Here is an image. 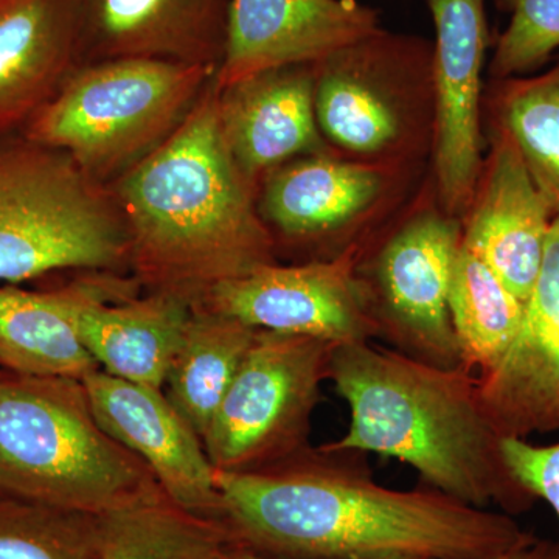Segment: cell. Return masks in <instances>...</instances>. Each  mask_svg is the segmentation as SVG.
Returning a JSON list of instances; mask_svg holds the SVG:
<instances>
[{
	"label": "cell",
	"mask_w": 559,
	"mask_h": 559,
	"mask_svg": "<svg viewBox=\"0 0 559 559\" xmlns=\"http://www.w3.org/2000/svg\"><path fill=\"white\" fill-rule=\"evenodd\" d=\"M366 455L322 444L250 473L216 471L224 524L241 549L274 559H495L535 539L503 511L384 487Z\"/></svg>",
	"instance_id": "obj_1"
},
{
	"label": "cell",
	"mask_w": 559,
	"mask_h": 559,
	"mask_svg": "<svg viewBox=\"0 0 559 559\" xmlns=\"http://www.w3.org/2000/svg\"><path fill=\"white\" fill-rule=\"evenodd\" d=\"M131 271L150 293L201 304L219 283L277 263L259 190L227 150L215 79L164 145L108 186Z\"/></svg>",
	"instance_id": "obj_2"
},
{
	"label": "cell",
	"mask_w": 559,
	"mask_h": 559,
	"mask_svg": "<svg viewBox=\"0 0 559 559\" xmlns=\"http://www.w3.org/2000/svg\"><path fill=\"white\" fill-rule=\"evenodd\" d=\"M329 381L349 426L326 450L400 460L426 487L468 506L521 513L535 498L513 476L477 374L421 362L371 342L334 345Z\"/></svg>",
	"instance_id": "obj_3"
},
{
	"label": "cell",
	"mask_w": 559,
	"mask_h": 559,
	"mask_svg": "<svg viewBox=\"0 0 559 559\" xmlns=\"http://www.w3.org/2000/svg\"><path fill=\"white\" fill-rule=\"evenodd\" d=\"M159 491L100 428L83 382L0 373V498L100 514Z\"/></svg>",
	"instance_id": "obj_4"
},
{
	"label": "cell",
	"mask_w": 559,
	"mask_h": 559,
	"mask_svg": "<svg viewBox=\"0 0 559 559\" xmlns=\"http://www.w3.org/2000/svg\"><path fill=\"white\" fill-rule=\"evenodd\" d=\"M216 69L151 58L84 62L22 128L109 186L179 130Z\"/></svg>",
	"instance_id": "obj_5"
},
{
	"label": "cell",
	"mask_w": 559,
	"mask_h": 559,
	"mask_svg": "<svg viewBox=\"0 0 559 559\" xmlns=\"http://www.w3.org/2000/svg\"><path fill=\"white\" fill-rule=\"evenodd\" d=\"M127 270L130 238L108 186L64 151L0 135V282Z\"/></svg>",
	"instance_id": "obj_6"
},
{
	"label": "cell",
	"mask_w": 559,
	"mask_h": 559,
	"mask_svg": "<svg viewBox=\"0 0 559 559\" xmlns=\"http://www.w3.org/2000/svg\"><path fill=\"white\" fill-rule=\"evenodd\" d=\"M333 347L314 337L257 331L202 439L213 468L250 473L310 448Z\"/></svg>",
	"instance_id": "obj_7"
},
{
	"label": "cell",
	"mask_w": 559,
	"mask_h": 559,
	"mask_svg": "<svg viewBox=\"0 0 559 559\" xmlns=\"http://www.w3.org/2000/svg\"><path fill=\"white\" fill-rule=\"evenodd\" d=\"M463 223L447 212H419L384 240L360 245L356 271L378 340L421 362L463 369L450 314L452 271Z\"/></svg>",
	"instance_id": "obj_8"
},
{
	"label": "cell",
	"mask_w": 559,
	"mask_h": 559,
	"mask_svg": "<svg viewBox=\"0 0 559 559\" xmlns=\"http://www.w3.org/2000/svg\"><path fill=\"white\" fill-rule=\"evenodd\" d=\"M358 248L355 242L330 259L294 266L267 264L219 283L198 305L252 329L331 345L378 341V326L356 271Z\"/></svg>",
	"instance_id": "obj_9"
},
{
	"label": "cell",
	"mask_w": 559,
	"mask_h": 559,
	"mask_svg": "<svg viewBox=\"0 0 559 559\" xmlns=\"http://www.w3.org/2000/svg\"><path fill=\"white\" fill-rule=\"evenodd\" d=\"M432 51L426 40L381 31L316 64V119L326 143L360 157L396 153L411 114L393 83L432 61Z\"/></svg>",
	"instance_id": "obj_10"
},
{
	"label": "cell",
	"mask_w": 559,
	"mask_h": 559,
	"mask_svg": "<svg viewBox=\"0 0 559 559\" xmlns=\"http://www.w3.org/2000/svg\"><path fill=\"white\" fill-rule=\"evenodd\" d=\"M436 25L430 76L436 98V176L444 212L465 219L481 176V72L487 0H426Z\"/></svg>",
	"instance_id": "obj_11"
},
{
	"label": "cell",
	"mask_w": 559,
	"mask_h": 559,
	"mask_svg": "<svg viewBox=\"0 0 559 559\" xmlns=\"http://www.w3.org/2000/svg\"><path fill=\"white\" fill-rule=\"evenodd\" d=\"M81 382L100 428L148 466L171 502L224 524L216 469L204 443L162 390L120 380L100 369Z\"/></svg>",
	"instance_id": "obj_12"
},
{
	"label": "cell",
	"mask_w": 559,
	"mask_h": 559,
	"mask_svg": "<svg viewBox=\"0 0 559 559\" xmlns=\"http://www.w3.org/2000/svg\"><path fill=\"white\" fill-rule=\"evenodd\" d=\"M381 32L377 10L356 0H230L215 83L264 70L319 64Z\"/></svg>",
	"instance_id": "obj_13"
},
{
	"label": "cell",
	"mask_w": 559,
	"mask_h": 559,
	"mask_svg": "<svg viewBox=\"0 0 559 559\" xmlns=\"http://www.w3.org/2000/svg\"><path fill=\"white\" fill-rule=\"evenodd\" d=\"M76 331L98 369L120 380L164 389L193 305L167 293L130 297L116 275L66 286Z\"/></svg>",
	"instance_id": "obj_14"
},
{
	"label": "cell",
	"mask_w": 559,
	"mask_h": 559,
	"mask_svg": "<svg viewBox=\"0 0 559 559\" xmlns=\"http://www.w3.org/2000/svg\"><path fill=\"white\" fill-rule=\"evenodd\" d=\"M481 404L500 436L559 429V212L520 334L498 366L477 374Z\"/></svg>",
	"instance_id": "obj_15"
},
{
	"label": "cell",
	"mask_w": 559,
	"mask_h": 559,
	"mask_svg": "<svg viewBox=\"0 0 559 559\" xmlns=\"http://www.w3.org/2000/svg\"><path fill=\"white\" fill-rule=\"evenodd\" d=\"M557 215L520 151L498 130L485 175L463 219L462 245L525 304Z\"/></svg>",
	"instance_id": "obj_16"
},
{
	"label": "cell",
	"mask_w": 559,
	"mask_h": 559,
	"mask_svg": "<svg viewBox=\"0 0 559 559\" xmlns=\"http://www.w3.org/2000/svg\"><path fill=\"white\" fill-rule=\"evenodd\" d=\"M314 90L316 64L264 70L218 87L224 142L257 190L288 162L330 153L316 119Z\"/></svg>",
	"instance_id": "obj_17"
},
{
	"label": "cell",
	"mask_w": 559,
	"mask_h": 559,
	"mask_svg": "<svg viewBox=\"0 0 559 559\" xmlns=\"http://www.w3.org/2000/svg\"><path fill=\"white\" fill-rule=\"evenodd\" d=\"M230 0H79L80 64L151 58L218 70Z\"/></svg>",
	"instance_id": "obj_18"
},
{
	"label": "cell",
	"mask_w": 559,
	"mask_h": 559,
	"mask_svg": "<svg viewBox=\"0 0 559 559\" xmlns=\"http://www.w3.org/2000/svg\"><path fill=\"white\" fill-rule=\"evenodd\" d=\"M380 165L330 153L299 157L261 182L259 210L270 230L293 242H325L348 234L385 190Z\"/></svg>",
	"instance_id": "obj_19"
},
{
	"label": "cell",
	"mask_w": 559,
	"mask_h": 559,
	"mask_svg": "<svg viewBox=\"0 0 559 559\" xmlns=\"http://www.w3.org/2000/svg\"><path fill=\"white\" fill-rule=\"evenodd\" d=\"M80 62L79 0H0V135L24 128Z\"/></svg>",
	"instance_id": "obj_20"
},
{
	"label": "cell",
	"mask_w": 559,
	"mask_h": 559,
	"mask_svg": "<svg viewBox=\"0 0 559 559\" xmlns=\"http://www.w3.org/2000/svg\"><path fill=\"white\" fill-rule=\"evenodd\" d=\"M94 516L98 559H237L242 550L226 524L180 509L164 491Z\"/></svg>",
	"instance_id": "obj_21"
},
{
	"label": "cell",
	"mask_w": 559,
	"mask_h": 559,
	"mask_svg": "<svg viewBox=\"0 0 559 559\" xmlns=\"http://www.w3.org/2000/svg\"><path fill=\"white\" fill-rule=\"evenodd\" d=\"M0 369L80 381L98 370L80 340L66 286L44 293L0 286Z\"/></svg>",
	"instance_id": "obj_22"
},
{
	"label": "cell",
	"mask_w": 559,
	"mask_h": 559,
	"mask_svg": "<svg viewBox=\"0 0 559 559\" xmlns=\"http://www.w3.org/2000/svg\"><path fill=\"white\" fill-rule=\"evenodd\" d=\"M257 331L240 320L193 305L168 371L165 396L201 440L252 347Z\"/></svg>",
	"instance_id": "obj_23"
},
{
	"label": "cell",
	"mask_w": 559,
	"mask_h": 559,
	"mask_svg": "<svg viewBox=\"0 0 559 559\" xmlns=\"http://www.w3.org/2000/svg\"><path fill=\"white\" fill-rule=\"evenodd\" d=\"M450 314L463 369L487 373L507 355L525 318V304L465 246L450 289Z\"/></svg>",
	"instance_id": "obj_24"
},
{
	"label": "cell",
	"mask_w": 559,
	"mask_h": 559,
	"mask_svg": "<svg viewBox=\"0 0 559 559\" xmlns=\"http://www.w3.org/2000/svg\"><path fill=\"white\" fill-rule=\"evenodd\" d=\"M502 83L496 100L498 130L514 143L559 212V61L544 75Z\"/></svg>",
	"instance_id": "obj_25"
},
{
	"label": "cell",
	"mask_w": 559,
	"mask_h": 559,
	"mask_svg": "<svg viewBox=\"0 0 559 559\" xmlns=\"http://www.w3.org/2000/svg\"><path fill=\"white\" fill-rule=\"evenodd\" d=\"M0 559H98L95 516L0 498Z\"/></svg>",
	"instance_id": "obj_26"
},
{
	"label": "cell",
	"mask_w": 559,
	"mask_h": 559,
	"mask_svg": "<svg viewBox=\"0 0 559 559\" xmlns=\"http://www.w3.org/2000/svg\"><path fill=\"white\" fill-rule=\"evenodd\" d=\"M509 27L500 35L491 75L500 81L540 68L559 49V0H506Z\"/></svg>",
	"instance_id": "obj_27"
},
{
	"label": "cell",
	"mask_w": 559,
	"mask_h": 559,
	"mask_svg": "<svg viewBox=\"0 0 559 559\" xmlns=\"http://www.w3.org/2000/svg\"><path fill=\"white\" fill-rule=\"evenodd\" d=\"M503 457L513 476L535 499L546 500L559 521V443H528L527 439L506 437Z\"/></svg>",
	"instance_id": "obj_28"
},
{
	"label": "cell",
	"mask_w": 559,
	"mask_h": 559,
	"mask_svg": "<svg viewBox=\"0 0 559 559\" xmlns=\"http://www.w3.org/2000/svg\"><path fill=\"white\" fill-rule=\"evenodd\" d=\"M495 559H559V543L535 538L520 549Z\"/></svg>",
	"instance_id": "obj_29"
},
{
	"label": "cell",
	"mask_w": 559,
	"mask_h": 559,
	"mask_svg": "<svg viewBox=\"0 0 559 559\" xmlns=\"http://www.w3.org/2000/svg\"><path fill=\"white\" fill-rule=\"evenodd\" d=\"M237 559H274V558L261 557V555L252 554V551L242 549V550H240V554H238Z\"/></svg>",
	"instance_id": "obj_30"
},
{
	"label": "cell",
	"mask_w": 559,
	"mask_h": 559,
	"mask_svg": "<svg viewBox=\"0 0 559 559\" xmlns=\"http://www.w3.org/2000/svg\"><path fill=\"white\" fill-rule=\"evenodd\" d=\"M2 371H3V370H2V369H0V373H2Z\"/></svg>",
	"instance_id": "obj_31"
}]
</instances>
